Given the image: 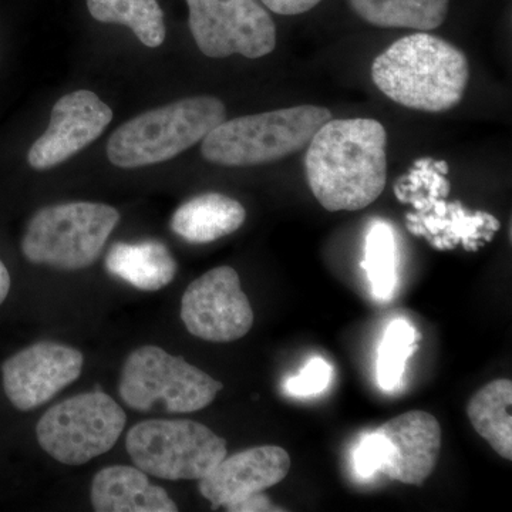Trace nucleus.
I'll list each match as a JSON object with an SVG mask.
<instances>
[{
    "instance_id": "obj_9",
    "label": "nucleus",
    "mask_w": 512,
    "mask_h": 512,
    "mask_svg": "<svg viewBox=\"0 0 512 512\" xmlns=\"http://www.w3.org/2000/svg\"><path fill=\"white\" fill-rule=\"evenodd\" d=\"M187 5L192 37L205 56L259 59L274 52V19L256 0H187Z\"/></svg>"
},
{
    "instance_id": "obj_10",
    "label": "nucleus",
    "mask_w": 512,
    "mask_h": 512,
    "mask_svg": "<svg viewBox=\"0 0 512 512\" xmlns=\"http://www.w3.org/2000/svg\"><path fill=\"white\" fill-rule=\"evenodd\" d=\"M181 319L191 335L207 342L244 338L254 325V311L238 272L218 266L191 282L181 302Z\"/></svg>"
},
{
    "instance_id": "obj_25",
    "label": "nucleus",
    "mask_w": 512,
    "mask_h": 512,
    "mask_svg": "<svg viewBox=\"0 0 512 512\" xmlns=\"http://www.w3.org/2000/svg\"><path fill=\"white\" fill-rule=\"evenodd\" d=\"M261 2L276 15L295 16L316 8L322 0H261Z\"/></svg>"
},
{
    "instance_id": "obj_21",
    "label": "nucleus",
    "mask_w": 512,
    "mask_h": 512,
    "mask_svg": "<svg viewBox=\"0 0 512 512\" xmlns=\"http://www.w3.org/2000/svg\"><path fill=\"white\" fill-rule=\"evenodd\" d=\"M419 339V332L407 320L396 319L387 326L377 360V379L384 392H393L402 382L407 360Z\"/></svg>"
},
{
    "instance_id": "obj_16",
    "label": "nucleus",
    "mask_w": 512,
    "mask_h": 512,
    "mask_svg": "<svg viewBox=\"0 0 512 512\" xmlns=\"http://www.w3.org/2000/svg\"><path fill=\"white\" fill-rule=\"evenodd\" d=\"M247 211L241 202L218 192L184 202L171 218V229L190 244H210L234 234L244 225Z\"/></svg>"
},
{
    "instance_id": "obj_14",
    "label": "nucleus",
    "mask_w": 512,
    "mask_h": 512,
    "mask_svg": "<svg viewBox=\"0 0 512 512\" xmlns=\"http://www.w3.org/2000/svg\"><path fill=\"white\" fill-rule=\"evenodd\" d=\"M389 443V460L382 474L403 484L421 485L439 461L441 427L433 414H400L377 429Z\"/></svg>"
},
{
    "instance_id": "obj_13",
    "label": "nucleus",
    "mask_w": 512,
    "mask_h": 512,
    "mask_svg": "<svg viewBox=\"0 0 512 512\" xmlns=\"http://www.w3.org/2000/svg\"><path fill=\"white\" fill-rule=\"evenodd\" d=\"M291 470L288 451L278 446H262L225 456L210 473L201 478L198 488L212 507L231 510L251 495L264 493L281 483Z\"/></svg>"
},
{
    "instance_id": "obj_6",
    "label": "nucleus",
    "mask_w": 512,
    "mask_h": 512,
    "mask_svg": "<svg viewBox=\"0 0 512 512\" xmlns=\"http://www.w3.org/2000/svg\"><path fill=\"white\" fill-rule=\"evenodd\" d=\"M222 387L184 357L171 356L158 346H143L124 362L119 392L137 412H150L160 404L168 413H194L210 406Z\"/></svg>"
},
{
    "instance_id": "obj_1",
    "label": "nucleus",
    "mask_w": 512,
    "mask_h": 512,
    "mask_svg": "<svg viewBox=\"0 0 512 512\" xmlns=\"http://www.w3.org/2000/svg\"><path fill=\"white\" fill-rule=\"evenodd\" d=\"M386 146L380 121H326L306 147L305 173L313 197L330 212L369 207L386 187Z\"/></svg>"
},
{
    "instance_id": "obj_23",
    "label": "nucleus",
    "mask_w": 512,
    "mask_h": 512,
    "mask_svg": "<svg viewBox=\"0 0 512 512\" xmlns=\"http://www.w3.org/2000/svg\"><path fill=\"white\" fill-rule=\"evenodd\" d=\"M332 379V367L322 357L309 360L301 375L291 377L285 384L286 392L292 396H316L328 389Z\"/></svg>"
},
{
    "instance_id": "obj_27",
    "label": "nucleus",
    "mask_w": 512,
    "mask_h": 512,
    "mask_svg": "<svg viewBox=\"0 0 512 512\" xmlns=\"http://www.w3.org/2000/svg\"><path fill=\"white\" fill-rule=\"evenodd\" d=\"M10 291V275L8 268L0 261V305L8 298Z\"/></svg>"
},
{
    "instance_id": "obj_17",
    "label": "nucleus",
    "mask_w": 512,
    "mask_h": 512,
    "mask_svg": "<svg viewBox=\"0 0 512 512\" xmlns=\"http://www.w3.org/2000/svg\"><path fill=\"white\" fill-rule=\"evenodd\" d=\"M106 268L111 275L146 292L160 291L177 274V262L170 249L158 241L113 245L107 254Z\"/></svg>"
},
{
    "instance_id": "obj_19",
    "label": "nucleus",
    "mask_w": 512,
    "mask_h": 512,
    "mask_svg": "<svg viewBox=\"0 0 512 512\" xmlns=\"http://www.w3.org/2000/svg\"><path fill=\"white\" fill-rule=\"evenodd\" d=\"M349 5L377 28L429 32L443 25L450 0H349Z\"/></svg>"
},
{
    "instance_id": "obj_5",
    "label": "nucleus",
    "mask_w": 512,
    "mask_h": 512,
    "mask_svg": "<svg viewBox=\"0 0 512 512\" xmlns=\"http://www.w3.org/2000/svg\"><path fill=\"white\" fill-rule=\"evenodd\" d=\"M120 214L99 202H67L33 215L22 239L29 262L63 271L89 268L99 258Z\"/></svg>"
},
{
    "instance_id": "obj_8",
    "label": "nucleus",
    "mask_w": 512,
    "mask_h": 512,
    "mask_svg": "<svg viewBox=\"0 0 512 512\" xmlns=\"http://www.w3.org/2000/svg\"><path fill=\"white\" fill-rule=\"evenodd\" d=\"M127 416L109 394H77L50 407L36 426L40 447L67 466H82L120 439Z\"/></svg>"
},
{
    "instance_id": "obj_20",
    "label": "nucleus",
    "mask_w": 512,
    "mask_h": 512,
    "mask_svg": "<svg viewBox=\"0 0 512 512\" xmlns=\"http://www.w3.org/2000/svg\"><path fill=\"white\" fill-rule=\"evenodd\" d=\"M87 8L99 22L127 26L147 47L164 43V13L157 0H87Z\"/></svg>"
},
{
    "instance_id": "obj_24",
    "label": "nucleus",
    "mask_w": 512,
    "mask_h": 512,
    "mask_svg": "<svg viewBox=\"0 0 512 512\" xmlns=\"http://www.w3.org/2000/svg\"><path fill=\"white\" fill-rule=\"evenodd\" d=\"M389 460V443L379 430L367 434L357 446L355 464L359 476L369 478L382 473Z\"/></svg>"
},
{
    "instance_id": "obj_11",
    "label": "nucleus",
    "mask_w": 512,
    "mask_h": 512,
    "mask_svg": "<svg viewBox=\"0 0 512 512\" xmlns=\"http://www.w3.org/2000/svg\"><path fill=\"white\" fill-rule=\"evenodd\" d=\"M83 365L77 349L56 342L35 343L3 363V389L16 409L29 412L76 382Z\"/></svg>"
},
{
    "instance_id": "obj_3",
    "label": "nucleus",
    "mask_w": 512,
    "mask_h": 512,
    "mask_svg": "<svg viewBox=\"0 0 512 512\" xmlns=\"http://www.w3.org/2000/svg\"><path fill=\"white\" fill-rule=\"evenodd\" d=\"M332 113L326 107H288L224 120L202 140L201 154L222 167H254L299 153L308 147Z\"/></svg>"
},
{
    "instance_id": "obj_22",
    "label": "nucleus",
    "mask_w": 512,
    "mask_h": 512,
    "mask_svg": "<svg viewBox=\"0 0 512 512\" xmlns=\"http://www.w3.org/2000/svg\"><path fill=\"white\" fill-rule=\"evenodd\" d=\"M372 285L373 295L380 301L393 298L396 288V244L392 228L376 222L366 239V259L363 262Z\"/></svg>"
},
{
    "instance_id": "obj_2",
    "label": "nucleus",
    "mask_w": 512,
    "mask_h": 512,
    "mask_svg": "<svg viewBox=\"0 0 512 512\" xmlns=\"http://www.w3.org/2000/svg\"><path fill=\"white\" fill-rule=\"evenodd\" d=\"M377 89L407 109L443 113L463 100L470 63L458 47L427 32L404 36L372 64Z\"/></svg>"
},
{
    "instance_id": "obj_15",
    "label": "nucleus",
    "mask_w": 512,
    "mask_h": 512,
    "mask_svg": "<svg viewBox=\"0 0 512 512\" xmlns=\"http://www.w3.org/2000/svg\"><path fill=\"white\" fill-rule=\"evenodd\" d=\"M90 498L97 512H177L164 488L150 483L140 468L113 466L94 477Z\"/></svg>"
},
{
    "instance_id": "obj_26",
    "label": "nucleus",
    "mask_w": 512,
    "mask_h": 512,
    "mask_svg": "<svg viewBox=\"0 0 512 512\" xmlns=\"http://www.w3.org/2000/svg\"><path fill=\"white\" fill-rule=\"evenodd\" d=\"M232 512H266V511H284L281 508L276 507L269 501L264 493L251 495V497L245 498L241 503L235 504L231 508Z\"/></svg>"
},
{
    "instance_id": "obj_7",
    "label": "nucleus",
    "mask_w": 512,
    "mask_h": 512,
    "mask_svg": "<svg viewBox=\"0 0 512 512\" xmlns=\"http://www.w3.org/2000/svg\"><path fill=\"white\" fill-rule=\"evenodd\" d=\"M128 456L137 468L163 480H198L224 460L227 443L191 420H146L128 431Z\"/></svg>"
},
{
    "instance_id": "obj_18",
    "label": "nucleus",
    "mask_w": 512,
    "mask_h": 512,
    "mask_svg": "<svg viewBox=\"0 0 512 512\" xmlns=\"http://www.w3.org/2000/svg\"><path fill=\"white\" fill-rule=\"evenodd\" d=\"M511 407L512 383L507 379L488 383L467 406L474 430L505 460H512Z\"/></svg>"
},
{
    "instance_id": "obj_12",
    "label": "nucleus",
    "mask_w": 512,
    "mask_h": 512,
    "mask_svg": "<svg viewBox=\"0 0 512 512\" xmlns=\"http://www.w3.org/2000/svg\"><path fill=\"white\" fill-rule=\"evenodd\" d=\"M113 120V110L89 90L57 100L49 127L33 146L28 161L35 170H49L92 144Z\"/></svg>"
},
{
    "instance_id": "obj_4",
    "label": "nucleus",
    "mask_w": 512,
    "mask_h": 512,
    "mask_svg": "<svg viewBox=\"0 0 512 512\" xmlns=\"http://www.w3.org/2000/svg\"><path fill=\"white\" fill-rule=\"evenodd\" d=\"M224 120L227 109L217 97L178 100L117 128L107 143V157L120 168L164 163L200 143Z\"/></svg>"
}]
</instances>
